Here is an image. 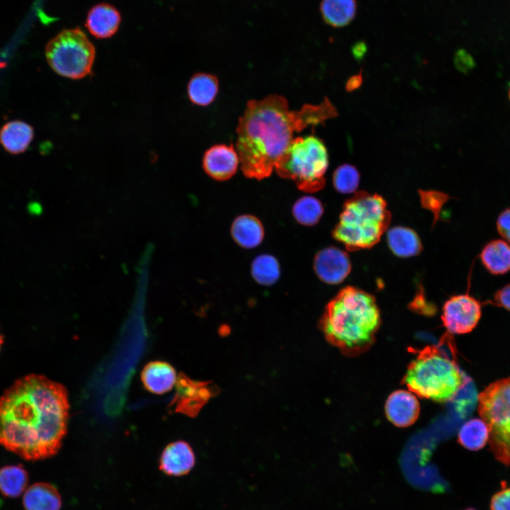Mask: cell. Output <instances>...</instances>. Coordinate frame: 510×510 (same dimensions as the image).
<instances>
[{
  "instance_id": "cell-1",
  "label": "cell",
  "mask_w": 510,
  "mask_h": 510,
  "mask_svg": "<svg viewBox=\"0 0 510 510\" xmlns=\"http://www.w3.org/2000/svg\"><path fill=\"white\" fill-rule=\"evenodd\" d=\"M69 409L62 384L36 374L17 380L0 397V445L26 460L53 456L66 434Z\"/></svg>"
},
{
  "instance_id": "cell-2",
  "label": "cell",
  "mask_w": 510,
  "mask_h": 510,
  "mask_svg": "<svg viewBox=\"0 0 510 510\" xmlns=\"http://www.w3.org/2000/svg\"><path fill=\"white\" fill-rule=\"evenodd\" d=\"M337 114L327 98L319 104L306 103L295 110H290L288 100L278 94L249 101L236 128L235 148L243 174L256 180L270 176L295 133L322 124Z\"/></svg>"
},
{
  "instance_id": "cell-3",
  "label": "cell",
  "mask_w": 510,
  "mask_h": 510,
  "mask_svg": "<svg viewBox=\"0 0 510 510\" xmlns=\"http://www.w3.org/2000/svg\"><path fill=\"white\" fill-rule=\"evenodd\" d=\"M380 324L375 298L352 286L343 288L328 303L320 322L327 340L348 356L366 351Z\"/></svg>"
},
{
  "instance_id": "cell-4",
  "label": "cell",
  "mask_w": 510,
  "mask_h": 510,
  "mask_svg": "<svg viewBox=\"0 0 510 510\" xmlns=\"http://www.w3.org/2000/svg\"><path fill=\"white\" fill-rule=\"evenodd\" d=\"M390 220L382 197L361 191L345 202L333 235L349 251L370 248L379 242Z\"/></svg>"
},
{
  "instance_id": "cell-5",
  "label": "cell",
  "mask_w": 510,
  "mask_h": 510,
  "mask_svg": "<svg viewBox=\"0 0 510 510\" xmlns=\"http://www.w3.org/2000/svg\"><path fill=\"white\" fill-rule=\"evenodd\" d=\"M402 382L418 396L443 403L454 398L464 379L453 361L426 347L410 363Z\"/></svg>"
},
{
  "instance_id": "cell-6",
  "label": "cell",
  "mask_w": 510,
  "mask_h": 510,
  "mask_svg": "<svg viewBox=\"0 0 510 510\" xmlns=\"http://www.w3.org/2000/svg\"><path fill=\"white\" fill-rule=\"evenodd\" d=\"M329 157L324 142L314 135L295 137L274 170L301 191L314 193L325 185Z\"/></svg>"
},
{
  "instance_id": "cell-7",
  "label": "cell",
  "mask_w": 510,
  "mask_h": 510,
  "mask_svg": "<svg viewBox=\"0 0 510 510\" xmlns=\"http://www.w3.org/2000/svg\"><path fill=\"white\" fill-rule=\"evenodd\" d=\"M477 412L489 430L488 443L494 458L510 465V377L497 380L477 397Z\"/></svg>"
},
{
  "instance_id": "cell-8",
  "label": "cell",
  "mask_w": 510,
  "mask_h": 510,
  "mask_svg": "<svg viewBox=\"0 0 510 510\" xmlns=\"http://www.w3.org/2000/svg\"><path fill=\"white\" fill-rule=\"evenodd\" d=\"M45 55L55 72L66 78L79 79L91 73L95 48L80 29H68L49 41Z\"/></svg>"
},
{
  "instance_id": "cell-9",
  "label": "cell",
  "mask_w": 510,
  "mask_h": 510,
  "mask_svg": "<svg viewBox=\"0 0 510 510\" xmlns=\"http://www.w3.org/2000/svg\"><path fill=\"white\" fill-rule=\"evenodd\" d=\"M482 307V303L469 294L452 296L443 307V324L451 334L470 333L481 318Z\"/></svg>"
},
{
  "instance_id": "cell-10",
  "label": "cell",
  "mask_w": 510,
  "mask_h": 510,
  "mask_svg": "<svg viewBox=\"0 0 510 510\" xmlns=\"http://www.w3.org/2000/svg\"><path fill=\"white\" fill-rule=\"evenodd\" d=\"M202 162L205 172L220 181L232 178L240 166L238 153L232 144L211 146L205 152Z\"/></svg>"
},
{
  "instance_id": "cell-11",
  "label": "cell",
  "mask_w": 510,
  "mask_h": 510,
  "mask_svg": "<svg viewBox=\"0 0 510 510\" xmlns=\"http://www.w3.org/2000/svg\"><path fill=\"white\" fill-rule=\"evenodd\" d=\"M176 384V391L171 405H174L176 412L194 416L210 397L208 385L193 380L181 373Z\"/></svg>"
},
{
  "instance_id": "cell-12",
  "label": "cell",
  "mask_w": 510,
  "mask_h": 510,
  "mask_svg": "<svg viewBox=\"0 0 510 510\" xmlns=\"http://www.w3.org/2000/svg\"><path fill=\"white\" fill-rule=\"evenodd\" d=\"M351 266L346 253L336 247L319 251L314 259L318 278L328 284L341 283L349 274Z\"/></svg>"
},
{
  "instance_id": "cell-13",
  "label": "cell",
  "mask_w": 510,
  "mask_h": 510,
  "mask_svg": "<svg viewBox=\"0 0 510 510\" xmlns=\"http://www.w3.org/2000/svg\"><path fill=\"white\" fill-rule=\"evenodd\" d=\"M385 409L389 421L398 427H407L414 424L420 411L416 397L405 390L393 392L386 401Z\"/></svg>"
},
{
  "instance_id": "cell-14",
  "label": "cell",
  "mask_w": 510,
  "mask_h": 510,
  "mask_svg": "<svg viewBox=\"0 0 510 510\" xmlns=\"http://www.w3.org/2000/svg\"><path fill=\"white\" fill-rule=\"evenodd\" d=\"M196 458L191 446L183 441L169 443L163 450L159 469L171 476H183L194 467Z\"/></svg>"
},
{
  "instance_id": "cell-15",
  "label": "cell",
  "mask_w": 510,
  "mask_h": 510,
  "mask_svg": "<svg viewBox=\"0 0 510 510\" xmlns=\"http://www.w3.org/2000/svg\"><path fill=\"white\" fill-rule=\"evenodd\" d=\"M120 19V13L115 8L110 4H100L89 11L86 26L96 38H107L116 33Z\"/></svg>"
},
{
  "instance_id": "cell-16",
  "label": "cell",
  "mask_w": 510,
  "mask_h": 510,
  "mask_svg": "<svg viewBox=\"0 0 510 510\" xmlns=\"http://www.w3.org/2000/svg\"><path fill=\"white\" fill-rule=\"evenodd\" d=\"M141 378L148 391L159 395L171 390L177 380L174 368L164 361L147 363L142 371Z\"/></svg>"
},
{
  "instance_id": "cell-17",
  "label": "cell",
  "mask_w": 510,
  "mask_h": 510,
  "mask_svg": "<svg viewBox=\"0 0 510 510\" xmlns=\"http://www.w3.org/2000/svg\"><path fill=\"white\" fill-rule=\"evenodd\" d=\"M33 137V127L22 120H11L0 129V143L6 152L13 154L24 152Z\"/></svg>"
},
{
  "instance_id": "cell-18",
  "label": "cell",
  "mask_w": 510,
  "mask_h": 510,
  "mask_svg": "<svg viewBox=\"0 0 510 510\" xmlns=\"http://www.w3.org/2000/svg\"><path fill=\"white\" fill-rule=\"evenodd\" d=\"M23 504L25 510H60L62 499L52 484L36 482L26 489Z\"/></svg>"
},
{
  "instance_id": "cell-19",
  "label": "cell",
  "mask_w": 510,
  "mask_h": 510,
  "mask_svg": "<svg viewBox=\"0 0 510 510\" xmlns=\"http://www.w3.org/2000/svg\"><path fill=\"white\" fill-rule=\"evenodd\" d=\"M480 259L486 270L493 275L510 271V244L503 239H494L482 248Z\"/></svg>"
},
{
  "instance_id": "cell-20",
  "label": "cell",
  "mask_w": 510,
  "mask_h": 510,
  "mask_svg": "<svg viewBox=\"0 0 510 510\" xmlns=\"http://www.w3.org/2000/svg\"><path fill=\"white\" fill-rule=\"evenodd\" d=\"M231 233L234 240L239 246L245 249H252L261 243L264 230L258 218L244 215L234 220Z\"/></svg>"
},
{
  "instance_id": "cell-21",
  "label": "cell",
  "mask_w": 510,
  "mask_h": 510,
  "mask_svg": "<svg viewBox=\"0 0 510 510\" xmlns=\"http://www.w3.org/2000/svg\"><path fill=\"white\" fill-rule=\"evenodd\" d=\"M319 10L324 23L333 28L350 24L357 12L356 0H322Z\"/></svg>"
},
{
  "instance_id": "cell-22",
  "label": "cell",
  "mask_w": 510,
  "mask_h": 510,
  "mask_svg": "<svg viewBox=\"0 0 510 510\" xmlns=\"http://www.w3.org/2000/svg\"><path fill=\"white\" fill-rule=\"evenodd\" d=\"M219 91V81L216 76L208 73L193 75L187 86V93L192 103L208 106L215 99Z\"/></svg>"
},
{
  "instance_id": "cell-23",
  "label": "cell",
  "mask_w": 510,
  "mask_h": 510,
  "mask_svg": "<svg viewBox=\"0 0 510 510\" xmlns=\"http://www.w3.org/2000/svg\"><path fill=\"white\" fill-rule=\"evenodd\" d=\"M387 243L392 251L400 257L416 256L422 249L421 241L411 229L395 227L387 232Z\"/></svg>"
},
{
  "instance_id": "cell-24",
  "label": "cell",
  "mask_w": 510,
  "mask_h": 510,
  "mask_svg": "<svg viewBox=\"0 0 510 510\" xmlns=\"http://www.w3.org/2000/svg\"><path fill=\"white\" fill-rule=\"evenodd\" d=\"M29 477L21 465H6L0 468V492L4 497L16 498L28 486Z\"/></svg>"
},
{
  "instance_id": "cell-25",
  "label": "cell",
  "mask_w": 510,
  "mask_h": 510,
  "mask_svg": "<svg viewBox=\"0 0 510 510\" xmlns=\"http://www.w3.org/2000/svg\"><path fill=\"white\" fill-rule=\"evenodd\" d=\"M458 438L464 448L476 451L484 448L488 443L489 430L481 418H473L462 425Z\"/></svg>"
},
{
  "instance_id": "cell-26",
  "label": "cell",
  "mask_w": 510,
  "mask_h": 510,
  "mask_svg": "<svg viewBox=\"0 0 510 510\" xmlns=\"http://www.w3.org/2000/svg\"><path fill=\"white\" fill-rule=\"evenodd\" d=\"M251 272L254 280L263 285L276 283L280 273L278 261L269 254L256 256L251 264Z\"/></svg>"
},
{
  "instance_id": "cell-27",
  "label": "cell",
  "mask_w": 510,
  "mask_h": 510,
  "mask_svg": "<svg viewBox=\"0 0 510 510\" xmlns=\"http://www.w3.org/2000/svg\"><path fill=\"white\" fill-rule=\"evenodd\" d=\"M322 203L316 198L305 196L300 198L293 205V214L299 223L312 226L317 223L323 214Z\"/></svg>"
},
{
  "instance_id": "cell-28",
  "label": "cell",
  "mask_w": 510,
  "mask_h": 510,
  "mask_svg": "<svg viewBox=\"0 0 510 510\" xmlns=\"http://www.w3.org/2000/svg\"><path fill=\"white\" fill-rule=\"evenodd\" d=\"M360 174L352 165L343 164L334 172L333 184L335 189L341 193L354 192L358 186Z\"/></svg>"
},
{
  "instance_id": "cell-29",
  "label": "cell",
  "mask_w": 510,
  "mask_h": 510,
  "mask_svg": "<svg viewBox=\"0 0 510 510\" xmlns=\"http://www.w3.org/2000/svg\"><path fill=\"white\" fill-rule=\"evenodd\" d=\"M502 489L491 498L490 510H510V487L502 482Z\"/></svg>"
},
{
  "instance_id": "cell-30",
  "label": "cell",
  "mask_w": 510,
  "mask_h": 510,
  "mask_svg": "<svg viewBox=\"0 0 510 510\" xmlns=\"http://www.w3.org/2000/svg\"><path fill=\"white\" fill-rule=\"evenodd\" d=\"M421 200L425 205L434 207L438 209L448 199V196L441 192L436 191H420Z\"/></svg>"
},
{
  "instance_id": "cell-31",
  "label": "cell",
  "mask_w": 510,
  "mask_h": 510,
  "mask_svg": "<svg viewBox=\"0 0 510 510\" xmlns=\"http://www.w3.org/2000/svg\"><path fill=\"white\" fill-rule=\"evenodd\" d=\"M497 229L499 235L510 243V208L503 210L497 220Z\"/></svg>"
},
{
  "instance_id": "cell-32",
  "label": "cell",
  "mask_w": 510,
  "mask_h": 510,
  "mask_svg": "<svg viewBox=\"0 0 510 510\" xmlns=\"http://www.w3.org/2000/svg\"><path fill=\"white\" fill-rule=\"evenodd\" d=\"M492 303L510 311V284H507L495 292Z\"/></svg>"
},
{
  "instance_id": "cell-33",
  "label": "cell",
  "mask_w": 510,
  "mask_h": 510,
  "mask_svg": "<svg viewBox=\"0 0 510 510\" xmlns=\"http://www.w3.org/2000/svg\"><path fill=\"white\" fill-rule=\"evenodd\" d=\"M454 62L456 67L462 72L469 70L473 64L472 57L464 50H459L456 53Z\"/></svg>"
},
{
  "instance_id": "cell-34",
  "label": "cell",
  "mask_w": 510,
  "mask_h": 510,
  "mask_svg": "<svg viewBox=\"0 0 510 510\" xmlns=\"http://www.w3.org/2000/svg\"><path fill=\"white\" fill-rule=\"evenodd\" d=\"M351 50L353 57L357 60H361L367 52V47L363 41H360L352 47Z\"/></svg>"
},
{
  "instance_id": "cell-35",
  "label": "cell",
  "mask_w": 510,
  "mask_h": 510,
  "mask_svg": "<svg viewBox=\"0 0 510 510\" xmlns=\"http://www.w3.org/2000/svg\"><path fill=\"white\" fill-rule=\"evenodd\" d=\"M363 78L361 72H360L358 74H356L353 76H351L346 82V89L348 91H352L360 87V86L362 84Z\"/></svg>"
},
{
  "instance_id": "cell-36",
  "label": "cell",
  "mask_w": 510,
  "mask_h": 510,
  "mask_svg": "<svg viewBox=\"0 0 510 510\" xmlns=\"http://www.w3.org/2000/svg\"><path fill=\"white\" fill-rule=\"evenodd\" d=\"M3 341H4L3 336H2V335H1V333H0V348H1V345H2V344H3Z\"/></svg>"
},
{
  "instance_id": "cell-37",
  "label": "cell",
  "mask_w": 510,
  "mask_h": 510,
  "mask_svg": "<svg viewBox=\"0 0 510 510\" xmlns=\"http://www.w3.org/2000/svg\"><path fill=\"white\" fill-rule=\"evenodd\" d=\"M508 98H509V100L510 102V85H509V91H508Z\"/></svg>"
},
{
  "instance_id": "cell-38",
  "label": "cell",
  "mask_w": 510,
  "mask_h": 510,
  "mask_svg": "<svg viewBox=\"0 0 510 510\" xmlns=\"http://www.w3.org/2000/svg\"><path fill=\"white\" fill-rule=\"evenodd\" d=\"M463 510H477V509H474V508H472V507H468V508H466V509H463Z\"/></svg>"
}]
</instances>
